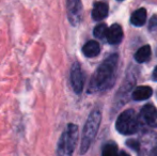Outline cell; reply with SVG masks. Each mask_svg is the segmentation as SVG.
<instances>
[{
  "mask_svg": "<svg viewBox=\"0 0 157 156\" xmlns=\"http://www.w3.org/2000/svg\"><path fill=\"white\" fill-rule=\"evenodd\" d=\"M142 117L151 127H157V108L153 105H145L141 109Z\"/></svg>",
  "mask_w": 157,
  "mask_h": 156,
  "instance_id": "cell-7",
  "label": "cell"
},
{
  "mask_svg": "<svg viewBox=\"0 0 157 156\" xmlns=\"http://www.w3.org/2000/svg\"><path fill=\"white\" fill-rule=\"evenodd\" d=\"M119 1H122V0H119Z\"/></svg>",
  "mask_w": 157,
  "mask_h": 156,
  "instance_id": "cell-21",
  "label": "cell"
},
{
  "mask_svg": "<svg viewBox=\"0 0 157 156\" xmlns=\"http://www.w3.org/2000/svg\"><path fill=\"white\" fill-rule=\"evenodd\" d=\"M138 116L132 109H127L119 116L116 123V128L122 135H132L138 131Z\"/></svg>",
  "mask_w": 157,
  "mask_h": 156,
  "instance_id": "cell-4",
  "label": "cell"
},
{
  "mask_svg": "<svg viewBox=\"0 0 157 156\" xmlns=\"http://www.w3.org/2000/svg\"><path fill=\"white\" fill-rule=\"evenodd\" d=\"M156 54H157V49H156Z\"/></svg>",
  "mask_w": 157,
  "mask_h": 156,
  "instance_id": "cell-22",
  "label": "cell"
},
{
  "mask_svg": "<svg viewBox=\"0 0 157 156\" xmlns=\"http://www.w3.org/2000/svg\"><path fill=\"white\" fill-rule=\"evenodd\" d=\"M107 30H108V27L106 24H99V25H97L96 27L94 28L93 34L95 38H97V39H104V38H106Z\"/></svg>",
  "mask_w": 157,
  "mask_h": 156,
  "instance_id": "cell-15",
  "label": "cell"
},
{
  "mask_svg": "<svg viewBox=\"0 0 157 156\" xmlns=\"http://www.w3.org/2000/svg\"><path fill=\"white\" fill-rule=\"evenodd\" d=\"M149 27H150V30H152V31H154V30L157 29V15H154V16L151 18Z\"/></svg>",
  "mask_w": 157,
  "mask_h": 156,
  "instance_id": "cell-17",
  "label": "cell"
},
{
  "mask_svg": "<svg viewBox=\"0 0 157 156\" xmlns=\"http://www.w3.org/2000/svg\"><path fill=\"white\" fill-rule=\"evenodd\" d=\"M78 126L76 124L70 123L61 135L57 146V155L58 156H72L75 146L78 140Z\"/></svg>",
  "mask_w": 157,
  "mask_h": 156,
  "instance_id": "cell-3",
  "label": "cell"
},
{
  "mask_svg": "<svg viewBox=\"0 0 157 156\" xmlns=\"http://www.w3.org/2000/svg\"><path fill=\"white\" fill-rule=\"evenodd\" d=\"M118 55L109 56L95 71L91 77L88 93H96L110 88L114 82V74L118 65Z\"/></svg>",
  "mask_w": 157,
  "mask_h": 156,
  "instance_id": "cell-1",
  "label": "cell"
},
{
  "mask_svg": "<svg viewBox=\"0 0 157 156\" xmlns=\"http://www.w3.org/2000/svg\"><path fill=\"white\" fill-rule=\"evenodd\" d=\"M101 51V46L96 41H89L83 45L82 52L88 58H94Z\"/></svg>",
  "mask_w": 157,
  "mask_h": 156,
  "instance_id": "cell-10",
  "label": "cell"
},
{
  "mask_svg": "<svg viewBox=\"0 0 157 156\" xmlns=\"http://www.w3.org/2000/svg\"><path fill=\"white\" fill-rule=\"evenodd\" d=\"M71 85L76 94H80L85 86V76L78 62H75L71 67Z\"/></svg>",
  "mask_w": 157,
  "mask_h": 156,
  "instance_id": "cell-6",
  "label": "cell"
},
{
  "mask_svg": "<svg viewBox=\"0 0 157 156\" xmlns=\"http://www.w3.org/2000/svg\"><path fill=\"white\" fill-rule=\"evenodd\" d=\"M101 121V113L99 110H93L87 119V122L83 127L82 139L80 144V154L83 155L88 150L90 146L93 142L95 136L98 131L99 125Z\"/></svg>",
  "mask_w": 157,
  "mask_h": 156,
  "instance_id": "cell-2",
  "label": "cell"
},
{
  "mask_svg": "<svg viewBox=\"0 0 157 156\" xmlns=\"http://www.w3.org/2000/svg\"><path fill=\"white\" fill-rule=\"evenodd\" d=\"M126 143H127V146H129L130 149H132V150H135V151H139V143L138 142L136 141V140H128L127 142H126Z\"/></svg>",
  "mask_w": 157,
  "mask_h": 156,
  "instance_id": "cell-16",
  "label": "cell"
},
{
  "mask_svg": "<svg viewBox=\"0 0 157 156\" xmlns=\"http://www.w3.org/2000/svg\"><path fill=\"white\" fill-rule=\"evenodd\" d=\"M106 39H107L108 43L112 44V45H116L119 44L123 39V30L122 27L120 25H112L111 27L108 28L107 34H106Z\"/></svg>",
  "mask_w": 157,
  "mask_h": 156,
  "instance_id": "cell-8",
  "label": "cell"
},
{
  "mask_svg": "<svg viewBox=\"0 0 157 156\" xmlns=\"http://www.w3.org/2000/svg\"><path fill=\"white\" fill-rule=\"evenodd\" d=\"M152 156H157V146H155L152 151Z\"/></svg>",
  "mask_w": 157,
  "mask_h": 156,
  "instance_id": "cell-20",
  "label": "cell"
},
{
  "mask_svg": "<svg viewBox=\"0 0 157 156\" xmlns=\"http://www.w3.org/2000/svg\"><path fill=\"white\" fill-rule=\"evenodd\" d=\"M153 94V90L147 86H142V87H137L136 90L132 92V97L135 101H144L150 98Z\"/></svg>",
  "mask_w": 157,
  "mask_h": 156,
  "instance_id": "cell-11",
  "label": "cell"
},
{
  "mask_svg": "<svg viewBox=\"0 0 157 156\" xmlns=\"http://www.w3.org/2000/svg\"><path fill=\"white\" fill-rule=\"evenodd\" d=\"M145 21H147V10L143 8L138 9L136 10L132 15V18H130V21L134 26H137V27H140V26L144 25Z\"/></svg>",
  "mask_w": 157,
  "mask_h": 156,
  "instance_id": "cell-12",
  "label": "cell"
},
{
  "mask_svg": "<svg viewBox=\"0 0 157 156\" xmlns=\"http://www.w3.org/2000/svg\"><path fill=\"white\" fill-rule=\"evenodd\" d=\"M108 15V4L105 2H96L94 3L92 10V17L94 21H101Z\"/></svg>",
  "mask_w": 157,
  "mask_h": 156,
  "instance_id": "cell-9",
  "label": "cell"
},
{
  "mask_svg": "<svg viewBox=\"0 0 157 156\" xmlns=\"http://www.w3.org/2000/svg\"><path fill=\"white\" fill-rule=\"evenodd\" d=\"M151 57V47L149 45H144L140 47L135 54V60L138 63H143L147 61Z\"/></svg>",
  "mask_w": 157,
  "mask_h": 156,
  "instance_id": "cell-13",
  "label": "cell"
},
{
  "mask_svg": "<svg viewBox=\"0 0 157 156\" xmlns=\"http://www.w3.org/2000/svg\"><path fill=\"white\" fill-rule=\"evenodd\" d=\"M118 154V146L113 142H108L104 146L101 156H117Z\"/></svg>",
  "mask_w": 157,
  "mask_h": 156,
  "instance_id": "cell-14",
  "label": "cell"
},
{
  "mask_svg": "<svg viewBox=\"0 0 157 156\" xmlns=\"http://www.w3.org/2000/svg\"><path fill=\"white\" fill-rule=\"evenodd\" d=\"M66 10L67 17L71 25L76 27L80 24L81 14H82V6L80 0H66Z\"/></svg>",
  "mask_w": 157,
  "mask_h": 156,
  "instance_id": "cell-5",
  "label": "cell"
},
{
  "mask_svg": "<svg viewBox=\"0 0 157 156\" xmlns=\"http://www.w3.org/2000/svg\"><path fill=\"white\" fill-rule=\"evenodd\" d=\"M117 156H130V155L127 154V153H125L124 151H121L120 153H118V154H117Z\"/></svg>",
  "mask_w": 157,
  "mask_h": 156,
  "instance_id": "cell-19",
  "label": "cell"
},
{
  "mask_svg": "<svg viewBox=\"0 0 157 156\" xmlns=\"http://www.w3.org/2000/svg\"><path fill=\"white\" fill-rule=\"evenodd\" d=\"M152 78H153L154 81H157V67L154 69L153 74H152Z\"/></svg>",
  "mask_w": 157,
  "mask_h": 156,
  "instance_id": "cell-18",
  "label": "cell"
}]
</instances>
